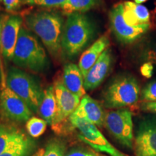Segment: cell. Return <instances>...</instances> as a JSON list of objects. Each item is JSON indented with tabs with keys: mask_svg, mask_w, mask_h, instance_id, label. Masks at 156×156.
<instances>
[{
	"mask_svg": "<svg viewBox=\"0 0 156 156\" xmlns=\"http://www.w3.org/2000/svg\"><path fill=\"white\" fill-rule=\"evenodd\" d=\"M109 39L106 35L100 37L88 49L82 54L80 58L79 67L83 77L87 75L89 69L93 67L100 56L109 46Z\"/></svg>",
	"mask_w": 156,
	"mask_h": 156,
	"instance_id": "cell-15",
	"label": "cell"
},
{
	"mask_svg": "<svg viewBox=\"0 0 156 156\" xmlns=\"http://www.w3.org/2000/svg\"><path fill=\"white\" fill-rule=\"evenodd\" d=\"M124 17L130 26L148 24L151 15L145 6L127 1L124 3Z\"/></svg>",
	"mask_w": 156,
	"mask_h": 156,
	"instance_id": "cell-17",
	"label": "cell"
},
{
	"mask_svg": "<svg viewBox=\"0 0 156 156\" xmlns=\"http://www.w3.org/2000/svg\"><path fill=\"white\" fill-rule=\"evenodd\" d=\"M44 151L45 150L44 148H40V149L37 150V151L31 156H43L44 154Z\"/></svg>",
	"mask_w": 156,
	"mask_h": 156,
	"instance_id": "cell-31",
	"label": "cell"
},
{
	"mask_svg": "<svg viewBox=\"0 0 156 156\" xmlns=\"http://www.w3.org/2000/svg\"><path fill=\"white\" fill-rule=\"evenodd\" d=\"M154 66L150 62H145L140 67V72L142 76L146 78H151L153 76Z\"/></svg>",
	"mask_w": 156,
	"mask_h": 156,
	"instance_id": "cell-29",
	"label": "cell"
},
{
	"mask_svg": "<svg viewBox=\"0 0 156 156\" xmlns=\"http://www.w3.org/2000/svg\"><path fill=\"white\" fill-rule=\"evenodd\" d=\"M22 23L18 15H7L3 18L0 51L7 60H12Z\"/></svg>",
	"mask_w": 156,
	"mask_h": 156,
	"instance_id": "cell-12",
	"label": "cell"
},
{
	"mask_svg": "<svg viewBox=\"0 0 156 156\" xmlns=\"http://www.w3.org/2000/svg\"><path fill=\"white\" fill-rule=\"evenodd\" d=\"M112 60V52L110 49L107 48L84 77V87L85 90H92L100 86L111 69Z\"/></svg>",
	"mask_w": 156,
	"mask_h": 156,
	"instance_id": "cell-13",
	"label": "cell"
},
{
	"mask_svg": "<svg viewBox=\"0 0 156 156\" xmlns=\"http://www.w3.org/2000/svg\"><path fill=\"white\" fill-rule=\"evenodd\" d=\"M93 34L92 23L86 15L77 12L68 15L62 36V50L68 57H75L87 46Z\"/></svg>",
	"mask_w": 156,
	"mask_h": 156,
	"instance_id": "cell-3",
	"label": "cell"
},
{
	"mask_svg": "<svg viewBox=\"0 0 156 156\" xmlns=\"http://www.w3.org/2000/svg\"><path fill=\"white\" fill-rule=\"evenodd\" d=\"M2 0H0V2H2Z\"/></svg>",
	"mask_w": 156,
	"mask_h": 156,
	"instance_id": "cell-35",
	"label": "cell"
},
{
	"mask_svg": "<svg viewBox=\"0 0 156 156\" xmlns=\"http://www.w3.org/2000/svg\"><path fill=\"white\" fill-rule=\"evenodd\" d=\"M69 121L72 126L79 132L80 140L93 150L109 156H127L113 146L94 124L74 115L70 116Z\"/></svg>",
	"mask_w": 156,
	"mask_h": 156,
	"instance_id": "cell-6",
	"label": "cell"
},
{
	"mask_svg": "<svg viewBox=\"0 0 156 156\" xmlns=\"http://www.w3.org/2000/svg\"><path fill=\"white\" fill-rule=\"evenodd\" d=\"M141 98L145 102H156V80L146 85L142 90Z\"/></svg>",
	"mask_w": 156,
	"mask_h": 156,
	"instance_id": "cell-24",
	"label": "cell"
},
{
	"mask_svg": "<svg viewBox=\"0 0 156 156\" xmlns=\"http://www.w3.org/2000/svg\"><path fill=\"white\" fill-rule=\"evenodd\" d=\"M140 87L131 75H121L115 78L103 95L104 105L108 108H124L134 106L139 100Z\"/></svg>",
	"mask_w": 156,
	"mask_h": 156,
	"instance_id": "cell-5",
	"label": "cell"
},
{
	"mask_svg": "<svg viewBox=\"0 0 156 156\" xmlns=\"http://www.w3.org/2000/svg\"><path fill=\"white\" fill-rule=\"evenodd\" d=\"M12 62L17 67L36 73L44 71L48 67V58L44 46L23 26L20 30Z\"/></svg>",
	"mask_w": 156,
	"mask_h": 156,
	"instance_id": "cell-2",
	"label": "cell"
},
{
	"mask_svg": "<svg viewBox=\"0 0 156 156\" xmlns=\"http://www.w3.org/2000/svg\"><path fill=\"white\" fill-rule=\"evenodd\" d=\"M5 85L28 105L33 113L38 114L44 90L36 78L22 69L11 67L7 73Z\"/></svg>",
	"mask_w": 156,
	"mask_h": 156,
	"instance_id": "cell-4",
	"label": "cell"
},
{
	"mask_svg": "<svg viewBox=\"0 0 156 156\" xmlns=\"http://www.w3.org/2000/svg\"><path fill=\"white\" fill-rule=\"evenodd\" d=\"M25 134L13 124L0 123V154Z\"/></svg>",
	"mask_w": 156,
	"mask_h": 156,
	"instance_id": "cell-20",
	"label": "cell"
},
{
	"mask_svg": "<svg viewBox=\"0 0 156 156\" xmlns=\"http://www.w3.org/2000/svg\"><path fill=\"white\" fill-rule=\"evenodd\" d=\"M48 123L42 118L31 116L26 122L27 132L33 138H38L46 131Z\"/></svg>",
	"mask_w": 156,
	"mask_h": 156,
	"instance_id": "cell-22",
	"label": "cell"
},
{
	"mask_svg": "<svg viewBox=\"0 0 156 156\" xmlns=\"http://www.w3.org/2000/svg\"><path fill=\"white\" fill-rule=\"evenodd\" d=\"M142 58L146 62H150L156 65V44L150 45L144 50Z\"/></svg>",
	"mask_w": 156,
	"mask_h": 156,
	"instance_id": "cell-27",
	"label": "cell"
},
{
	"mask_svg": "<svg viewBox=\"0 0 156 156\" xmlns=\"http://www.w3.org/2000/svg\"><path fill=\"white\" fill-rule=\"evenodd\" d=\"M148 1V0H134V2L136 4H139V5H141L142 3H145L146 2Z\"/></svg>",
	"mask_w": 156,
	"mask_h": 156,
	"instance_id": "cell-34",
	"label": "cell"
},
{
	"mask_svg": "<svg viewBox=\"0 0 156 156\" xmlns=\"http://www.w3.org/2000/svg\"><path fill=\"white\" fill-rule=\"evenodd\" d=\"M57 106L54 93V85H49L44 90V96L38 109V114L48 124L52 126L55 121Z\"/></svg>",
	"mask_w": 156,
	"mask_h": 156,
	"instance_id": "cell-18",
	"label": "cell"
},
{
	"mask_svg": "<svg viewBox=\"0 0 156 156\" xmlns=\"http://www.w3.org/2000/svg\"><path fill=\"white\" fill-rule=\"evenodd\" d=\"M0 114L11 122L23 123L32 116L33 112L28 105L5 84L0 88Z\"/></svg>",
	"mask_w": 156,
	"mask_h": 156,
	"instance_id": "cell-9",
	"label": "cell"
},
{
	"mask_svg": "<svg viewBox=\"0 0 156 156\" xmlns=\"http://www.w3.org/2000/svg\"><path fill=\"white\" fill-rule=\"evenodd\" d=\"M133 148L136 156H156V119L147 118L140 123Z\"/></svg>",
	"mask_w": 156,
	"mask_h": 156,
	"instance_id": "cell-11",
	"label": "cell"
},
{
	"mask_svg": "<svg viewBox=\"0 0 156 156\" xmlns=\"http://www.w3.org/2000/svg\"><path fill=\"white\" fill-rule=\"evenodd\" d=\"M2 85V63L0 59V85Z\"/></svg>",
	"mask_w": 156,
	"mask_h": 156,
	"instance_id": "cell-33",
	"label": "cell"
},
{
	"mask_svg": "<svg viewBox=\"0 0 156 156\" xmlns=\"http://www.w3.org/2000/svg\"><path fill=\"white\" fill-rule=\"evenodd\" d=\"M2 23H3V18L0 17V50H1V36H2Z\"/></svg>",
	"mask_w": 156,
	"mask_h": 156,
	"instance_id": "cell-32",
	"label": "cell"
},
{
	"mask_svg": "<svg viewBox=\"0 0 156 156\" xmlns=\"http://www.w3.org/2000/svg\"><path fill=\"white\" fill-rule=\"evenodd\" d=\"M66 145L62 140L52 139L48 142L43 156H65Z\"/></svg>",
	"mask_w": 156,
	"mask_h": 156,
	"instance_id": "cell-23",
	"label": "cell"
},
{
	"mask_svg": "<svg viewBox=\"0 0 156 156\" xmlns=\"http://www.w3.org/2000/svg\"><path fill=\"white\" fill-rule=\"evenodd\" d=\"M103 126L121 145L129 149L134 147L132 113L129 109L106 112Z\"/></svg>",
	"mask_w": 156,
	"mask_h": 156,
	"instance_id": "cell-7",
	"label": "cell"
},
{
	"mask_svg": "<svg viewBox=\"0 0 156 156\" xmlns=\"http://www.w3.org/2000/svg\"><path fill=\"white\" fill-rule=\"evenodd\" d=\"M6 11L8 12H14L19 8L22 0H2Z\"/></svg>",
	"mask_w": 156,
	"mask_h": 156,
	"instance_id": "cell-28",
	"label": "cell"
},
{
	"mask_svg": "<svg viewBox=\"0 0 156 156\" xmlns=\"http://www.w3.org/2000/svg\"><path fill=\"white\" fill-rule=\"evenodd\" d=\"M99 0H67L62 6V10L65 14L83 13L90 10L98 3Z\"/></svg>",
	"mask_w": 156,
	"mask_h": 156,
	"instance_id": "cell-21",
	"label": "cell"
},
{
	"mask_svg": "<svg viewBox=\"0 0 156 156\" xmlns=\"http://www.w3.org/2000/svg\"><path fill=\"white\" fill-rule=\"evenodd\" d=\"M142 108L144 111L154 113L156 114V102H145L142 104Z\"/></svg>",
	"mask_w": 156,
	"mask_h": 156,
	"instance_id": "cell-30",
	"label": "cell"
},
{
	"mask_svg": "<svg viewBox=\"0 0 156 156\" xmlns=\"http://www.w3.org/2000/svg\"><path fill=\"white\" fill-rule=\"evenodd\" d=\"M67 0H23V3L44 7H62Z\"/></svg>",
	"mask_w": 156,
	"mask_h": 156,
	"instance_id": "cell-25",
	"label": "cell"
},
{
	"mask_svg": "<svg viewBox=\"0 0 156 156\" xmlns=\"http://www.w3.org/2000/svg\"><path fill=\"white\" fill-rule=\"evenodd\" d=\"M24 21L29 30L34 32L49 53L56 57L61 53L64 19L54 12L39 11L26 15Z\"/></svg>",
	"mask_w": 156,
	"mask_h": 156,
	"instance_id": "cell-1",
	"label": "cell"
},
{
	"mask_svg": "<svg viewBox=\"0 0 156 156\" xmlns=\"http://www.w3.org/2000/svg\"><path fill=\"white\" fill-rule=\"evenodd\" d=\"M72 115L83 119L96 126H103L106 112L99 102L85 95L82 98L79 106Z\"/></svg>",
	"mask_w": 156,
	"mask_h": 156,
	"instance_id": "cell-14",
	"label": "cell"
},
{
	"mask_svg": "<svg viewBox=\"0 0 156 156\" xmlns=\"http://www.w3.org/2000/svg\"><path fill=\"white\" fill-rule=\"evenodd\" d=\"M36 147V142L25 134L12 144L0 156H31Z\"/></svg>",
	"mask_w": 156,
	"mask_h": 156,
	"instance_id": "cell-19",
	"label": "cell"
},
{
	"mask_svg": "<svg viewBox=\"0 0 156 156\" xmlns=\"http://www.w3.org/2000/svg\"><path fill=\"white\" fill-rule=\"evenodd\" d=\"M62 83L68 90L82 98L85 95L84 77L77 64H67L64 66Z\"/></svg>",
	"mask_w": 156,
	"mask_h": 156,
	"instance_id": "cell-16",
	"label": "cell"
},
{
	"mask_svg": "<svg viewBox=\"0 0 156 156\" xmlns=\"http://www.w3.org/2000/svg\"><path fill=\"white\" fill-rule=\"evenodd\" d=\"M57 112L52 127L55 130L60 128L62 124L69 119L70 116L79 106L81 98L73 94L64 87L62 81H56L54 85Z\"/></svg>",
	"mask_w": 156,
	"mask_h": 156,
	"instance_id": "cell-10",
	"label": "cell"
},
{
	"mask_svg": "<svg viewBox=\"0 0 156 156\" xmlns=\"http://www.w3.org/2000/svg\"><path fill=\"white\" fill-rule=\"evenodd\" d=\"M65 156H106L94 151L90 147H76L67 152Z\"/></svg>",
	"mask_w": 156,
	"mask_h": 156,
	"instance_id": "cell-26",
	"label": "cell"
},
{
	"mask_svg": "<svg viewBox=\"0 0 156 156\" xmlns=\"http://www.w3.org/2000/svg\"><path fill=\"white\" fill-rule=\"evenodd\" d=\"M111 27L116 38L123 44H131L142 37L150 28V23L130 26L124 17V4L117 3L109 13Z\"/></svg>",
	"mask_w": 156,
	"mask_h": 156,
	"instance_id": "cell-8",
	"label": "cell"
}]
</instances>
